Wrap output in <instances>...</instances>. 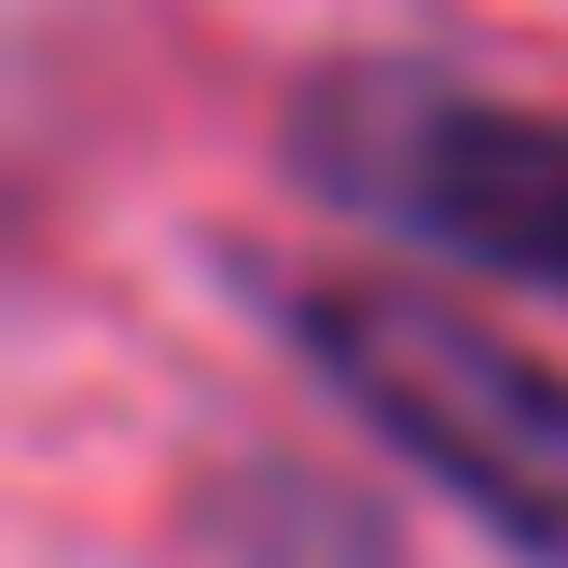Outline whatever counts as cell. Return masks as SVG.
<instances>
[{
	"label": "cell",
	"instance_id": "1",
	"mask_svg": "<svg viewBox=\"0 0 568 568\" xmlns=\"http://www.w3.org/2000/svg\"><path fill=\"white\" fill-rule=\"evenodd\" d=\"M264 320L320 375V403H347V430L388 444L471 541H499L514 568H568V375L514 320L375 264L264 277Z\"/></svg>",
	"mask_w": 568,
	"mask_h": 568
},
{
	"label": "cell",
	"instance_id": "2",
	"mask_svg": "<svg viewBox=\"0 0 568 568\" xmlns=\"http://www.w3.org/2000/svg\"><path fill=\"white\" fill-rule=\"evenodd\" d=\"M277 166L444 277L568 305V111L486 98L430 55H320L277 98Z\"/></svg>",
	"mask_w": 568,
	"mask_h": 568
}]
</instances>
